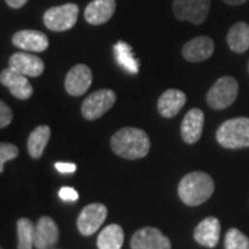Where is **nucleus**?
Returning <instances> with one entry per match:
<instances>
[{
	"label": "nucleus",
	"mask_w": 249,
	"mask_h": 249,
	"mask_svg": "<svg viewBox=\"0 0 249 249\" xmlns=\"http://www.w3.org/2000/svg\"><path fill=\"white\" fill-rule=\"evenodd\" d=\"M148 134L139 127H124L111 137V148L124 160H140L150 152Z\"/></svg>",
	"instance_id": "nucleus-1"
},
{
	"label": "nucleus",
	"mask_w": 249,
	"mask_h": 249,
	"mask_svg": "<svg viewBox=\"0 0 249 249\" xmlns=\"http://www.w3.org/2000/svg\"><path fill=\"white\" fill-rule=\"evenodd\" d=\"M178 196L188 206L206 202L214 191L213 178L205 172H191L178 183Z\"/></svg>",
	"instance_id": "nucleus-2"
},
{
	"label": "nucleus",
	"mask_w": 249,
	"mask_h": 249,
	"mask_svg": "<svg viewBox=\"0 0 249 249\" xmlns=\"http://www.w3.org/2000/svg\"><path fill=\"white\" fill-rule=\"evenodd\" d=\"M217 142L230 150L249 147V118H232L220 124L216 132Z\"/></svg>",
	"instance_id": "nucleus-3"
},
{
	"label": "nucleus",
	"mask_w": 249,
	"mask_h": 249,
	"mask_svg": "<svg viewBox=\"0 0 249 249\" xmlns=\"http://www.w3.org/2000/svg\"><path fill=\"white\" fill-rule=\"evenodd\" d=\"M238 82L232 76H222L214 82L206 94V103L213 109L230 107L238 97Z\"/></svg>",
	"instance_id": "nucleus-4"
},
{
	"label": "nucleus",
	"mask_w": 249,
	"mask_h": 249,
	"mask_svg": "<svg viewBox=\"0 0 249 249\" xmlns=\"http://www.w3.org/2000/svg\"><path fill=\"white\" fill-rule=\"evenodd\" d=\"M79 16V6L75 3H67L62 6L50 7L43 16V22L50 31L64 32L75 27Z\"/></svg>",
	"instance_id": "nucleus-5"
},
{
	"label": "nucleus",
	"mask_w": 249,
	"mask_h": 249,
	"mask_svg": "<svg viewBox=\"0 0 249 249\" xmlns=\"http://www.w3.org/2000/svg\"><path fill=\"white\" fill-rule=\"evenodd\" d=\"M116 96L111 89H100L89 94L82 103V115L88 121H94L104 115L115 104Z\"/></svg>",
	"instance_id": "nucleus-6"
},
{
	"label": "nucleus",
	"mask_w": 249,
	"mask_h": 249,
	"mask_svg": "<svg viewBox=\"0 0 249 249\" xmlns=\"http://www.w3.org/2000/svg\"><path fill=\"white\" fill-rule=\"evenodd\" d=\"M211 0H175L173 13L180 21H188L194 25H201L208 17Z\"/></svg>",
	"instance_id": "nucleus-7"
},
{
	"label": "nucleus",
	"mask_w": 249,
	"mask_h": 249,
	"mask_svg": "<svg viewBox=\"0 0 249 249\" xmlns=\"http://www.w3.org/2000/svg\"><path fill=\"white\" fill-rule=\"evenodd\" d=\"M107 214V206L100 204V202H94V204H89L88 206H85L76 220V226H78L80 234L85 237L93 235L101 227V224L106 222Z\"/></svg>",
	"instance_id": "nucleus-8"
},
{
	"label": "nucleus",
	"mask_w": 249,
	"mask_h": 249,
	"mask_svg": "<svg viewBox=\"0 0 249 249\" xmlns=\"http://www.w3.org/2000/svg\"><path fill=\"white\" fill-rule=\"evenodd\" d=\"M132 249H172L169 238L155 227H142L130 240Z\"/></svg>",
	"instance_id": "nucleus-9"
},
{
	"label": "nucleus",
	"mask_w": 249,
	"mask_h": 249,
	"mask_svg": "<svg viewBox=\"0 0 249 249\" xmlns=\"http://www.w3.org/2000/svg\"><path fill=\"white\" fill-rule=\"evenodd\" d=\"M0 82L18 100H28L34 94V88H32L31 82L28 80V76L19 73V72L10 68V67L7 70L1 71Z\"/></svg>",
	"instance_id": "nucleus-10"
},
{
	"label": "nucleus",
	"mask_w": 249,
	"mask_h": 249,
	"mask_svg": "<svg viewBox=\"0 0 249 249\" xmlns=\"http://www.w3.org/2000/svg\"><path fill=\"white\" fill-rule=\"evenodd\" d=\"M91 80H93L91 70L85 64H78V65L72 67L70 72L67 73L64 86H65V90L68 91V94L82 96L83 93L88 91L91 85Z\"/></svg>",
	"instance_id": "nucleus-11"
},
{
	"label": "nucleus",
	"mask_w": 249,
	"mask_h": 249,
	"mask_svg": "<svg viewBox=\"0 0 249 249\" xmlns=\"http://www.w3.org/2000/svg\"><path fill=\"white\" fill-rule=\"evenodd\" d=\"M9 67L28 78H37L45 71V62L42 58L25 52L13 54L9 60Z\"/></svg>",
	"instance_id": "nucleus-12"
},
{
	"label": "nucleus",
	"mask_w": 249,
	"mask_h": 249,
	"mask_svg": "<svg viewBox=\"0 0 249 249\" xmlns=\"http://www.w3.org/2000/svg\"><path fill=\"white\" fill-rule=\"evenodd\" d=\"M214 52L213 40L209 36H196L188 40L181 49V54L190 62H202Z\"/></svg>",
	"instance_id": "nucleus-13"
},
{
	"label": "nucleus",
	"mask_w": 249,
	"mask_h": 249,
	"mask_svg": "<svg viewBox=\"0 0 249 249\" xmlns=\"http://www.w3.org/2000/svg\"><path fill=\"white\" fill-rule=\"evenodd\" d=\"M13 45L24 52L40 53V52H45L49 47V39L40 31L24 29V31H18L17 34H14Z\"/></svg>",
	"instance_id": "nucleus-14"
},
{
	"label": "nucleus",
	"mask_w": 249,
	"mask_h": 249,
	"mask_svg": "<svg viewBox=\"0 0 249 249\" xmlns=\"http://www.w3.org/2000/svg\"><path fill=\"white\" fill-rule=\"evenodd\" d=\"M205 124V115L204 112L199 108H193L186 114L181 122V137L187 144H196L201 136H202V130H204Z\"/></svg>",
	"instance_id": "nucleus-15"
},
{
	"label": "nucleus",
	"mask_w": 249,
	"mask_h": 249,
	"mask_svg": "<svg viewBox=\"0 0 249 249\" xmlns=\"http://www.w3.org/2000/svg\"><path fill=\"white\" fill-rule=\"evenodd\" d=\"M58 226L52 217L42 216L35 226V248L50 249L58 241Z\"/></svg>",
	"instance_id": "nucleus-16"
},
{
	"label": "nucleus",
	"mask_w": 249,
	"mask_h": 249,
	"mask_svg": "<svg viewBox=\"0 0 249 249\" xmlns=\"http://www.w3.org/2000/svg\"><path fill=\"white\" fill-rule=\"evenodd\" d=\"M220 238V222L217 217L209 216L205 217L202 222L194 230V240L206 248H214Z\"/></svg>",
	"instance_id": "nucleus-17"
},
{
	"label": "nucleus",
	"mask_w": 249,
	"mask_h": 249,
	"mask_svg": "<svg viewBox=\"0 0 249 249\" xmlns=\"http://www.w3.org/2000/svg\"><path fill=\"white\" fill-rule=\"evenodd\" d=\"M116 9L115 0H93L85 9V19L90 25L106 24L114 16Z\"/></svg>",
	"instance_id": "nucleus-18"
},
{
	"label": "nucleus",
	"mask_w": 249,
	"mask_h": 249,
	"mask_svg": "<svg viewBox=\"0 0 249 249\" xmlns=\"http://www.w3.org/2000/svg\"><path fill=\"white\" fill-rule=\"evenodd\" d=\"M187 97L186 94L178 89H169L162 93L158 100V112L163 118H173L184 107Z\"/></svg>",
	"instance_id": "nucleus-19"
},
{
	"label": "nucleus",
	"mask_w": 249,
	"mask_h": 249,
	"mask_svg": "<svg viewBox=\"0 0 249 249\" xmlns=\"http://www.w3.org/2000/svg\"><path fill=\"white\" fill-rule=\"evenodd\" d=\"M50 136H52V130L47 124H40L35 127L32 130V133L29 134L28 137V142H27V148L29 155L32 158H40L42 154L45 151L46 145L47 142L50 140Z\"/></svg>",
	"instance_id": "nucleus-20"
},
{
	"label": "nucleus",
	"mask_w": 249,
	"mask_h": 249,
	"mask_svg": "<svg viewBox=\"0 0 249 249\" xmlns=\"http://www.w3.org/2000/svg\"><path fill=\"white\" fill-rule=\"evenodd\" d=\"M227 45L234 53H245L249 49V25L247 22L234 24L227 34Z\"/></svg>",
	"instance_id": "nucleus-21"
},
{
	"label": "nucleus",
	"mask_w": 249,
	"mask_h": 249,
	"mask_svg": "<svg viewBox=\"0 0 249 249\" xmlns=\"http://www.w3.org/2000/svg\"><path fill=\"white\" fill-rule=\"evenodd\" d=\"M124 229L119 224H109L100 232L97 238L98 249H121L124 245Z\"/></svg>",
	"instance_id": "nucleus-22"
},
{
	"label": "nucleus",
	"mask_w": 249,
	"mask_h": 249,
	"mask_svg": "<svg viewBox=\"0 0 249 249\" xmlns=\"http://www.w3.org/2000/svg\"><path fill=\"white\" fill-rule=\"evenodd\" d=\"M114 50H115L116 61L124 68V71L130 72V73H137L139 72L140 64L136 60V57H134L132 46L121 40V42H118L114 46Z\"/></svg>",
	"instance_id": "nucleus-23"
},
{
	"label": "nucleus",
	"mask_w": 249,
	"mask_h": 249,
	"mask_svg": "<svg viewBox=\"0 0 249 249\" xmlns=\"http://www.w3.org/2000/svg\"><path fill=\"white\" fill-rule=\"evenodd\" d=\"M35 226L27 217H21L17 222L18 249H32L35 247Z\"/></svg>",
	"instance_id": "nucleus-24"
},
{
	"label": "nucleus",
	"mask_w": 249,
	"mask_h": 249,
	"mask_svg": "<svg viewBox=\"0 0 249 249\" xmlns=\"http://www.w3.org/2000/svg\"><path fill=\"white\" fill-rule=\"evenodd\" d=\"M224 249H249V238L238 229L232 227L226 232Z\"/></svg>",
	"instance_id": "nucleus-25"
},
{
	"label": "nucleus",
	"mask_w": 249,
	"mask_h": 249,
	"mask_svg": "<svg viewBox=\"0 0 249 249\" xmlns=\"http://www.w3.org/2000/svg\"><path fill=\"white\" fill-rule=\"evenodd\" d=\"M18 152L19 151H18L17 147L11 142H1L0 144V172L4 170L6 162L17 158Z\"/></svg>",
	"instance_id": "nucleus-26"
},
{
	"label": "nucleus",
	"mask_w": 249,
	"mask_h": 249,
	"mask_svg": "<svg viewBox=\"0 0 249 249\" xmlns=\"http://www.w3.org/2000/svg\"><path fill=\"white\" fill-rule=\"evenodd\" d=\"M13 121V111L6 103H0V127L4 129L7 127Z\"/></svg>",
	"instance_id": "nucleus-27"
},
{
	"label": "nucleus",
	"mask_w": 249,
	"mask_h": 249,
	"mask_svg": "<svg viewBox=\"0 0 249 249\" xmlns=\"http://www.w3.org/2000/svg\"><path fill=\"white\" fill-rule=\"evenodd\" d=\"M58 196L65 202H75L79 198L78 191L75 188H72V187H62L61 190L58 191Z\"/></svg>",
	"instance_id": "nucleus-28"
},
{
	"label": "nucleus",
	"mask_w": 249,
	"mask_h": 249,
	"mask_svg": "<svg viewBox=\"0 0 249 249\" xmlns=\"http://www.w3.org/2000/svg\"><path fill=\"white\" fill-rule=\"evenodd\" d=\"M54 168L58 170L60 173L70 175V173H73L76 170V165L75 163H70V162H55Z\"/></svg>",
	"instance_id": "nucleus-29"
},
{
	"label": "nucleus",
	"mask_w": 249,
	"mask_h": 249,
	"mask_svg": "<svg viewBox=\"0 0 249 249\" xmlns=\"http://www.w3.org/2000/svg\"><path fill=\"white\" fill-rule=\"evenodd\" d=\"M27 1L28 0H6V3L9 4L10 7H13V9H19V7H22Z\"/></svg>",
	"instance_id": "nucleus-30"
},
{
	"label": "nucleus",
	"mask_w": 249,
	"mask_h": 249,
	"mask_svg": "<svg viewBox=\"0 0 249 249\" xmlns=\"http://www.w3.org/2000/svg\"><path fill=\"white\" fill-rule=\"evenodd\" d=\"M223 1L227 3V4H230V6H240V4L247 3L248 0H223Z\"/></svg>",
	"instance_id": "nucleus-31"
},
{
	"label": "nucleus",
	"mask_w": 249,
	"mask_h": 249,
	"mask_svg": "<svg viewBox=\"0 0 249 249\" xmlns=\"http://www.w3.org/2000/svg\"><path fill=\"white\" fill-rule=\"evenodd\" d=\"M248 71H249V64H248Z\"/></svg>",
	"instance_id": "nucleus-32"
}]
</instances>
